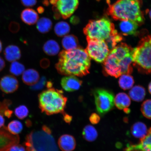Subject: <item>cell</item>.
I'll list each match as a JSON object with an SVG mask.
<instances>
[{"instance_id":"obj_1","label":"cell","mask_w":151,"mask_h":151,"mask_svg":"<svg viewBox=\"0 0 151 151\" xmlns=\"http://www.w3.org/2000/svg\"><path fill=\"white\" fill-rule=\"evenodd\" d=\"M56 68L60 74L82 77L89 73L91 58L86 50L78 47L60 53Z\"/></svg>"},{"instance_id":"obj_2","label":"cell","mask_w":151,"mask_h":151,"mask_svg":"<svg viewBox=\"0 0 151 151\" xmlns=\"http://www.w3.org/2000/svg\"><path fill=\"white\" fill-rule=\"evenodd\" d=\"M106 1L109 5L107 14L114 20L133 21L139 25L144 23V13L141 9L142 0H117L112 4L109 0Z\"/></svg>"},{"instance_id":"obj_3","label":"cell","mask_w":151,"mask_h":151,"mask_svg":"<svg viewBox=\"0 0 151 151\" xmlns=\"http://www.w3.org/2000/svg\"><path fill=\"white\" fill-rule=\"evenodd\" d=\"M63 93L62 90L50 88L40 94L39 106L41 112L47 115L65 112L68 99Z\"/></svg>"},{"instance_id":"obj_4","label":"cell","mask_w":151,"mask_h":151,"mask_svg":"<svg viewBox=\"0 0 151 151\" xmlns=\"http://www.w3.org/2000/svg\"><path fill=\"white\" fill-rule=\"evenodd\" d=\"M132 61L139 72L151 74V35L143 37L133 49Z\"/></svg>"},{"instance_id":"obj_5","label":"cell","mask_w":151,"mask_h":151,"mask_svg":"<svg viewBox=\"0 0 151 151\" xmlns=\"http://www.w3.org/2000/svg\"><path fill=\"white\" fill-rule=\"evenodd\" d=\"M83 32L87 38L104 41L118 33L114 24L106 17L90 20Z\"/></svg>"},{"instance_id":"obj_6","label":"cell","mask_w":151,"mask_h":151,"mask_svg":"<svg viewBox=\"0 0 151 151\" xmlns=\"http://www.w3.org/2000/svg\"><path fill=\"white\" fill-rule=\"evenodd\" d=\"M96 109L99 114L103 116L114 108V97L112 92L103 88H97L94 91Z\"/></svg>"},{"instance_id":"obj_7","label":"cell","mask_w":151,"mask_h":151,"mask_svg":"<svg viewBox=\"0 0 151 151\" xmlns=\"http://www.w3.org/2000/svg\"><path fill=\"white\" fill-rule=\"evenodd\" d=\"M86 50L91 58L99 63H103L109 55V50L105 41L86 38Z\"/></svg>"},{"instance_id":"obj_8","label":"cell","mask_w":151,"mask_h":151,"mask_svg":"<svg viewBox=\"0 0 151 151\" xmlns=\"http://www.w3.org/2000/svg\"><path fill=\"white\" fill-rule=\"evenodd\" d=\"M52 5L54 17L56 19L69 18L76 10L79 5V0H50Z\"/></svg>"},{"instance_id":"obj_9","label":"cell","mask_w":151,"mask_h":151,"mask_svg":"<svg viewBox=\"0 0 151 151\" xmlns=\"http://www.w3.org/2000/svg\"><path fill=\"white\" fill-rule=\"evenodd\" d=\"M20 137L11 133L5 126L0 128V151H9L13 146L19 144Z\"/></svg>"},{"instance_id":"obj_10","label":"cell","mask_w":151,"mask_h":151,"mask_svg":"<svg viewBox=\"0 0 151 151\" xmlns=\"http://www.w3.org/2000/svg\"><path fill=\"white\" fill-rule=\"evenodd\" d=\"M103 70L106 75L115 78H118L122 75L117 58L110 52L103 62Z\"/></svg>"},{"instance_id":"obj_11","label":"cell","mask_w":151,"mask_h":151,"mask_svg":"<svg viewBox=\"0 0 151 151\" xmlns=\"http://www.w3.org/2000/svg\"><path fill=\"white\" fill-rule=\"evenodd\" d=\"M18 87V81L14 76H5L0 80V88L6 93H14Z\"/></svg>"},{"instance_id":"obj_12","label":"cell","mask_w":151,"mask_h":151,"mask_svg":"<svg viewBox=\"0 0 151 151\" xmlns=\"http://www.w3.org/2000/svg\"><path fill=\"white\" fill-rule=\"evenodd\" d=\"M124 151H151V127L146 136L137 144H128Z\"/></svg>"},{"instance_id":"obj_13","label":"cell","mask_w":151,"mask_h":151,"mask_svg":"<svg viewBox=\"0 0 151 151\" xmlns=\"http://www.w3.org/2000/svg\"><path fill=\"white\" fill-rule=\"evenodd\" d=\"M82 82L75 76H68L62 78L61 85L64 90L68 92H73L80 89Z\"/></svg>"},{"instance_id":"obj_14","label":"cell","mask_w":151,"mask_h":151,"mask_svg":"<svg viewBox=\"0 0 151 151\" xmlns=\"http://www.w3.org/2000/svg\"><path fill=\"white\" fill-rule=\"evenodd\" d=\"M58 145L62 151H73L76 147V141L73 136L62 135L58 140Z\"/></svg>"},{"instance_id":"obj_15","label":"cell","mask_w":151,"mask_h":151,"mask_svg":"<svg viewBox=\"0 0 151 151\" xmlns=\"http://www.w3.org/2000/svg\"><path fill=\"white\" fill-rule=\"evenodd\" d=\"M139 26L137 22L129 20L122 21L119 24L120 31L125 36L135 35Z\"/></svg>"},{"instance_id":"obj_16","label":"cell","mask_w":151,"mask_h":151,"mask_svg":"<svg viewBox=\"0 0 151 151\" xmlns=\"http://www.w3.org/2000/svg\"><path fill=\"white\" fill-rule=\"evenodd\" d=\"M5 59L7 61L12 62L17 61L21 57V52L19 48L14 45H10L5 48L4 51Z\"/></svg>"},{"instance_id":"obj_17","label":"cell","mask_w":151,"mask_h":151,"mask_svg":"<svg viewBox=\"0 0 151 151\" xmlns=\"http://www.w3.org/2000/svg\"><path fill=\"white\" fill-rule=\"evenodd\" d=\"M21 18L24 23L28 25L35 24L38 20V15L36 11L31 9H24L21 14Z\"/></svg>"},{"instance_id":"obj_18","label":"cell","mask_w":151,"mask_h":151,"mask_svg":"<svg viewBox=\"0 0 151 151\" xmlns=\"http://www.w3.org/2000/svg\"><path fill=\"white\" fill-rule=\"evenodd\" d=\"M22 79L24 84L29 86H33L38 81L39 74L35 69H28L24 70L22 73Z\"/></svg>"},{"instance_id":"obj_19","label":"cell","mask_w":151,"mask_h":151,"mask_svg":"<svg viewBox=\"0 0 151 151\" xmlns=\"http://www.w3.org/2000/svg\"><path fill=\"white\" fill-rule=\"evenodd\" d=\"M131 104L130 97L125 93H119L114 98V104L117 108L120 110L128 108Z\"/></svg>"},{"instance_id":"obj_20","label":"cell","mask_w":151,"mask_h":151,"mask_svg":"<svg viewBox=\"0 0 151 151\" xmlns=\"http://www.w3.org/2000/svg\"><path fill=\"white\" fill-rule=\"evenodd\" d=\"M148 131L146 124L141 122L135 123L131 128L132 135L137 138H143L146 135Z\"/></svg>"},{"instance_id":"obj_21","label":"cell","mask_w":151,"mask_h":151,"mask_svg":"<svg viewBox=\"0 0 151 151\" xmlns=\"http://www.w3.org/2000/svg\"><path fill=\"white\" fill-rule=\"evenodd\" d=\"M129 94L130 98L133 101L140 102L144 99L146 92L143 87L136 86L131 88L130 90Z\"/></svg>"},{"instance_id":"obj_22","label":"cell","mask_w":151,"mask_h":151,"mask_svg":"<svg viewBox=\"0 0 151 151\" xmlns=\"http://www.w3.org/2000/svg\"><path fill=\"white\" fill-rule=\"evenodd\" d=\"M62 43L65 50H72L78 47V39L73 35H65L62 39Z\"/></svg>"},{"instance_id":"obj_23","label":"cell","mask_w":151,"mask_h":151,"mask_svg":"<svg viewBox=\"0 0 151 151\" xmlns=\"http://www.w3.org/2000/svg\"><path fill=\"white\" fill-rule=\"evenodd\" d=\"M43 50L48 55L54 56L59 52L60 47L56 41L50 40L45 43L43 47Z\"/></svg>"},{"instance_id":"obj_24","label":"cell","mask_w":151,"mask_h":151,"mask_svg":"<svg viewBox=\"0 0 151 151\" xmlns=\"http://www.w3.org/2000/svg\"><path fill=\"white\" fill-rule=\"evenodd\" d=\"M83 137L88 142H93L97 139L98 133L97 130L93 126L87 125L84 127L82 132Z\"/></svg>"},{"instance_id":"obj_25","label":"cell","mask_w":151,"mask_h":151,"mask_svg":"<svg viewBox=\"0 0 151 151\" xmlns=\"http://www.w3.org/2000/svg\"><path fill=\"white\" fill-rule=\"evenodd\" d=\"M52 23L50 19L41 18L37 22V29L41 33H46L50 31L52 28Z\"/></svg>"},{"instance_id":"obj_26","label":"cell","mask_w":151,"mask_h":151,"mask_svg":"<svg viewBox=\"0 0 151 151\" xmlns=\"http://www.w3.org/2000/svg\"><path fill=\"white\" fill-rule=\"evenodd\" d=\"M134 83L133 77L129 74H122L119 80V84L122 89L128 90L132 88Z\"/></svg>"},{"instance_id":"obj_27","label":"cell","mask_w":151,"mask_h":151,"mask_svg":"<svg viewBox=\"0 0 151 151\" xmlns=\"http://www.w3.org/2000/svg\"><path fill=\"white\" fill-rule=\"evenodd\" d=\"M70 26L67 22L62 21L58 22L54 27V32L59 37L65 36L69 32Z\"/></svg>"},{"instance_id":"obj_28","label":"cell","mask_w":151,"mask_h":151,"mask_svg":"<svg viewBox=\"0 0 151 151\" xmlns=\"http://www.w3.org/2000/svg\"><path fill=\"white\" fill-rule=\"evenodd\" d=\"M25 70L23 65L17 61L12 62L9 67V72L15 76H19L22 74Z\"/></svg>"},{"instance_id":"obj_29","label":"cell","mask_w":151,"mask_h":151,"mask_svg":"<svg viewBox=\"0 0 151 151\" xmlns=\"http://www.w3.org/2000/svg\"><path fill=\"white\" fill-rule=\"evenodd\" d=\"M7 129L11 133L17 135L20 133L23 129V126L22 123L18 120H13L8 124Z\"/></svg>"},{"instance_id":"obj_30","label":"cell","mask_w":151,"mask_h":151,"mask_svg":"<svg viewBox=\"0 0 151 151\" xmlns=\"http://www.w3.org/2000/svg\"><path fill=\"white\" fill-rule=\"evenodd\" d=\"M11 102L8 100H5L3 102H0V114L10 118L12 116L13 111L9 109V107L11 104Z\"/></svg>"},{"instance_id":"obj_31","label":"cell","mask_w":151,"mask_h":151,"mask_svg":"<svg viewBox=\"0 0 151 151\" xmlns=\"http://www.w3.org/2000/svg\"><path fill=\"white\" fill-rule=\"evenodd\" d=\"M123 37L120 34L117 33L112 36L109 38L105 41L108 46L110 50H112L123 40Z\"/></svg>"},{"instance_id":"obj_32","label":"cell","mask_w":151,"mask_h":151,"mask_svg":"<svg viewBox=\"0 0 151 151\" xmlns=\"http://www.w3.org/2000/svg\"><path fill=\"white\" fill-rule=\"evenodd\" d=\"M141 111L145 118L151 119V99H147L141 105Z\"/></svg>"},{"instance_id":"obj_33","label":"cell","mask_w":151,"mask_h":151,"mask_svg":"<svg viewBox=\"0 0 151 151\" xmlns=\"http://www.w3.org/2000/svg\"><path fill=\"white\" fill-rule=\"evenodd\" d=\"M14 113L18 118L23 119L27 116L29 111L25 106L21 105L15 109Z\"/></svg>"},{"instance_id":"obj_34","label":"cell","mask_w":151,"mask_h":151,"mask_svg":"<svg viewBox=\"0 0 151 151\" xmlns=\"http://www.w3.org/2000/svg\"><path fill=\"white\" fill-rule=\"evenodd\" d=\"M89 120L92 124H96L99 123L101 120V118L99 114L94 113L91 115Z\"/></svg>"},{"instance_id":"obj_35","label":"cell","mask_w":151,"mask_h":151,"mask_svg":"<svg viewBox=\"0 0 151 151\" xmlns=\"http://www.w3.org/2000/svg\"><path fill=\"white\" fill-rule=\"evenodd\" d=\"M21 1L22 5L27 7L34 6L37 3V0H21Z\"/></svg>"},{"instance_id":"obj_36","label":"cell","mask_w":151,"mask_h":151,"mask_svg":"<svg viewBox=\"0 0 151 151\" xmlns=\"http://www.w3.org/2000/svg\"><path fill=\"white\" fill-rule=\"evenodd\" d=\"M9 28L11 31L15 32L19 29V25L16 22H12L9 24Z\"/></svg>"},{"instance_id":"obj_37","label":"cell","mask_w":151,"mask_h":151,"mask_svg":"<svg viewBox=\"0 0 151 151\" xmlns=\"http://www.w3.org/2000/svg\"><path fill=\"white\" fill-rule=\"evenodd\" d=\"M9 151H26V150L22 145L17 144L13 146Z\"/></svg>"},{"instance_id":"obj_38","label":"cell","mask_w":151,"mask_h":151,"mask_svg":"<svg viewBox=\"0 0 151 151\" xmlns=\"http://www.w3.org/2000/svg\"><path fill=\"white\" fill-rule=\"evenodd\" d=\"M63 115V120L67 124H70L72 120L73 117L67 114L65 112L62 113Z\"/></svg>"},{"instance_id":"obj_39","label":"cell","mask_w":151,"mask_h":151,"mask_svg":"<svg viewBox=\"0 0 151 151\" xmlns=\"http://www.w3.org/2000/svg\"><path fill=\"white\" fill-rule=\"evenodd\" d=\"M45 79L44 80L40 81V82L38 83L37 85L35 84V86H34V87H33V88H34L35 89H37V88L40 89V88H42L45 84Z\"/></svg>"},{"instance_id":"obj_40","label":"cell","mask_w":151,"mask_h":151,"mask_svg":"<svg viewBox=\"0 0 151 151\" xmlns=\"http://www.w3.org/2000/svg\"><path fill=\"white\" fill-rule=\"evenodd\" d=\"M50 65V62L48 60L43 59L41 61V65L42 68H46Z\"/></svg>"},{"instance_id":"obj_41","label":"cell","mask_w":151,"mask_h":151,"mask_svg":"<svg viewBox=\"0 0 151 151\" xmlns=\"http://www.w3.org/2000/svg\"><path fill=\"white\" fill-rule=\"evenodd\" d=\"M5 66V63L4 60L0 56V72L4 69Z\"/></svg>"},{"instance_id":"obj_42","label":"cell","mask_w":151,"mask_h":151,"mask_svg":"<svg viewBox=\"0 0 151 151\" xmlns=\"http://www.w3.org/2000/svg\"><path fill=\"white\" fill-rule=\"evenodd\" d=\"M5 119L3 115L0 114V128L4 126Z\"/></svg>"},{"instance_id":"obj_43","label":"cell","mask_w":151,"mask_h":151,"mask_svg":"<svg viewBox=\"0 0 151 151\" xmlns=\"http://www.w3.org/2000/svg\"><path fill=\"white\" fill-rule=\"evenodd\" d=\"M42 129L43 131L46 132V133L50 135L52 133L51 131L50 128L46 126H43Z\"/></svg>"},{"instance_id":"obj_44","label":"cell","mask_w":151,"mask_h":151,"mask_svg":"<svg viewBox=\"0 0 151 151\" xmlns=\"http://www.w3.org/2000/svg\"><path fill=\"white\" fill-rule=\"evenodd\" d=\"M71 22L73 24H76L78 22V19L76 17H73L71 19Z\"/></svg>"},{"instance_id":"obj_45","label":"cell","mask_w":151,"mask_h":151,"mask_svg":"<svg viewBox=\"0 0 151 151\" xmlns=\"http://www.w3.org/2000/svg\"><path fill=\"white\" fill-rule=\"evenodd\" d=\"M123 110L124 112L126 113H127V114H128V113L130 112V109L128 108L124 109H123Z\"/></svg>"},{"instance_id":"obj_46","label":"cell","mask_w":151,"mask_h":151,"mask_svg":"<svg viewBox=\"0 0 151 151\" xmlns=\"http://www.w3.org/2000/svg\"><path fill=\"white\" fill-rule=\"evenodd\" d=\"M148 91L151 94V82L150 83L148 86Z\"/></svg>"},{"instance_id":"obj_47","label":"cell","mask_w":151,"mask_h":151,"mask_svg":"<svg viewBox=\"0 0 151 151\" xmlns=\"http://www.w3.org/2000/svg\"><path fill=\"white\" fill-rule=\"evenodd\" d=\"M3 46H2V43L1 42V41L0 40V53H1L2 50Z\"/></svg>"},{"instance_id":"obj_48","label":"cell","mask_w":151,"mask_h":151,"mask_svg":"<svg viewBox=\"0 0 151 151\" xmlns=\"http://www.w3.org/2000/svg\"><path fill=\"white\" fill-rule=\"evenodd\" d=\"M149 16H150V18L151 20V9L149 12Z\"/></svg>"},{"instance_id":"obj_49","label":"cell","mask_w":151,"mask_h":151,"mask_svg":"<svg viewBox=\"0 0 151 151\" xmlns=\"http://www.w3.org/2000/svg\"><path fill=\"white\" fill-rule=\"evenodd\" d=\"M97 1H100V0H97Z\"/></svg>"}]
</instances>
